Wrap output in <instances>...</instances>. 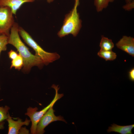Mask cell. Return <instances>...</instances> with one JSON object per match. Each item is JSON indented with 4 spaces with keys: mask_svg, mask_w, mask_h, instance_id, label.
Segmentation results:
<instances>
[{
    "mask_svg": "<svg viewBox=\"0 0 134 134\" xmlns=\"http://www.w3.org/2000/svg\"><path fill=\"white\" fill-rule=\"evenodd\" d=\"M19 27L18 24L15 22L8 36V43L15 47L22 57L24 62V71H28L32 67L35 66L41 67L44 65L42 60L33 54L20 39L19 33Z\"/></svg>",
    "mask_w": 134,
    "mask_h": 134,
    "instance_id": "1",
    "label": "cell"
},
{
    "mask_svg": "<svg viewBox=\"0 0 134 134\" xmlns=\"http://www.w3.org/2000/svg\"><path fill=\"white\" fill-rule=\"evenodd\" d=\"M79 3H75L72 10L65 15L63 26L57 34L59 37L70 34L75 37L79 33L82 27V21L77 9Z\"/></svg>",
    "mask_w": 134,
    "mask_h": 134,
    "instance_id": "2",
    "label": "cell"
},
{
    "mask_svg": "<svg viewBox=\"0 0 134 134\" xmlns=\"http://www.w3.org/2000/svg\"><path fill=\"white\" fill-rule=\"evenodd\" d=\"M19 34L29 46L35 51V55L40 58L46 65L59 59L60 56L57 53H50L44 50L22 27H19Z\"/></svg>",
    "mask_w": 134,
    "mask_h": 134,
    "instance_id": "3",
    "label": "cell"
},
{
    "mask_svg": "<svg viewBox=\"0 0 134 134\" xmlns=\"http://www.w3.org/2000/svg\"><path fill=\"white\" fill-rule=\"evenodd\" d=\"M51 87L54 89L55 91V97L51 102L47 106L41 110L38 111V108L35 107L33 108L29 107L27 109V112L25 115L28 116L30 118L32 122V125L30 129L31 133L32 134H36L37 126L39 120L51 107L53 106L56 102L62 97L63 94H59L58 91L59 89L58 85L55 84L52 85Z\"/></svg>",
    "mask_w": 134,
    "mask_h": 134,
    "instance_id": "4",
    "label": "cell"
},
{
    "mask_svg": "<svg viewBox=\"0 0 134 134\" xmlns=\"http://www.w3.org/2000/svg\"><path fill=\"white\" fill-rule=\"evenodd\" d=\"M13 14L9 7H0V35L9 36L10 31L15 23Z\"/></svg>",
    "mask_w": 134,
    "mask_h": 134,
    "instance_id": "5",
    "label": "cell"
},
{
    "mask_svg": "<svg viewBox=\"0 0 134 134\" xmlns=\"http://www.w3.org/2000/svg\"><path fill=\"white\" fill-rule=\"evenodd\" d=\"M55 111L52 106L42 117L37 124L36 134H43L45 132V128L53 122L59 121L67 123L63 117L61 115L56 116L54 113Z\"/></svg>",
    "mask_w": 134,
    "mask_h": 134,
    "instance_id": "6",
    "label": "cell"
},
{
    "mask_svg": "<svg viewBox=\"0 0 134 134\" xmlns=\"http://www.w3.org/2000/svg\"><path fill=\"white\" fill-rule=\"evenodd\" d=\"M116 45L118 48L134 57V38L133 37L123 36Z\"/></svg>",
    "mask_w": 134,
    "mask_h": 134,
    "instance_id": "7",
    "label": "cell"
},
{
    "mask_svg": "<svg viewBox=\"0 0 134 134\" xmlns=\"http://www.w3.org/2000/svg\"><path fill=\"white\" fill-rule=\"evenodd\" d=\"M6 120L8 124V134H18L22 126L23 125L28 126L31 121L26 118L25 121H22V120L19 118L18 120L15 121L13 120L9 113L8 114V117Z\"/></svg>",
    "mask_w": 134,
    "mask_h": 134,
    "instance_id": "8",
    "label": "cell"
},
{
    "mask_svg": "<svg viewBox=\"0 0 134 134\" xmlns=\"http://www.w3.org/2000/svg\"><path fill=\"white\" fill-rule=\"evenodd\" d=\"M34 1V0H0V7H9L13 14L15 15L18 10L23 4Z\"/></svg>",
    "mask_w": 134,
    "mask_h": 134,
    "instance_id": "9",
    "label": "cell"
},
{
    "mask_svg": "<svg viewBox=\"0 0 134 134\" xmlns=\"http://www.w3.org/2000/svg\"><path fill=\"white\" fill-rule=\"evenodd\" d=\"M108 127L107 130L108 133L112 132L118 133L121 134H133L132 130L134 128V124L125 126H121L114 123Z\"/></svg>",
    "mask_w": 134,
    "mask_h": 134,
    "instance_id": "10",
    "label": "cell"
},
{
    "mask_svg": "<svg viewBox=\"0 0 134 134\" xmlns=\"http://www.w3.org/2000/svg\"><path fill=\"white\" fill-rule=\"evenodd\" d=\"M100 49L104 50H111L114 44L111 39L102 35L100 44Z\"/></svg>",
    "mask_w": 134,
    "mask_h": 134,
    "instance_id": "11",
    "label": "cell"
},
{
    "mask_svg": "<svg viewBox=\"0 0 134 134\" xmlns=\"http://www.w3.org/2000/svg\"><path fill=\"white\" fill-rule=\"evenodd\" d=\"M97 54L100 57L106 61L114 60L117 57L116 53L112 50H104L100 49Z\"/></svg>",
    "mask_w": 134,
    "mask_h": 134,
    "instance_id": "12",
    "label": "cell"
},
{
    "mask_svg": "<svg viewBox=\"0 0 134 134\" xmlns=\"http://www.w3.org/2000/svg\"><path fill=\"white\" fill-rule=\"evenodd\" d=\"M24 62L22 56L19 54L17 57L12 60L10 68L14 67L19 70L23 67Z\"/></svg>",
    "mask_w": 134,
    "mask_h": 134,
    "instance_id": "13",
    "label": "cell"
},
{
    "mask_svg": "<svg viewBox=\"0 0 134 134\" xmlns=\"http://www.w3.org/2000/svg\"><path fill=\"white\" fill-rule=\"evenodd\" d=\"M109 2V0H94V4L97 12L101 11L106 8Z\"/></svg>",
    "mask_w": 134,
    "mask_h": 134,
    "instance_id": "14",
    "label": "cell"
},
{
    "mask_svg": "<svg viewBox=\"0 0 134 134\" xmlns=\"http://www.w3.org/2000/svg\"><path fill=\"white\" fill-rule=\"evenodd\" d=\"M10 107L7 105L0 106V123L6 120L8 117V111Z\"/></svg>",
    "mask_w": 134,
    "mask_h": 134,
    "instance_id": "15",
    "label": "cell"
},
{
    "mask_svg": "<svg viewBox=\"0 0 134 134\" xmlns=\"http://www.w3.org/2000/svg\"><path fill=\"white\" fill-rule=\"evenodd\" d=\"M8 36L4 34L0 35V54L2 51H5L8 43Z\"/></svg>",
    "mask_w": 134,
    "mask_h": 134,
    "instance_id": "16",
    "label": "cell"
},
{
    "mask_svg": "<svg viewBox=\"0 0 134 134\" xmlns=\"http://www.w3.org/2000/svg\"><path fill=\"white\" fill-rule=\"evenodd\" d=\"M123 9L127 11H130L134 8V0H132L129 2L126 3L123 6Z\"/></svg>",
    "mask_w": 134,
    "mask_h": 134,
    "instance_id": "17",
    "label": "cell"
},
{
    "mask_svg": "<svg viewBox=\"0 0 134 134\" xmlns=\"http://www.w3.org/2000/svg\"><path fill=\"white\" fill-rule=\"evenodd\" d=\"M8 54L9 58L13 60L17 57L18 54L14 50H11L8 53Z\"/></svg>",
    "mask_w": 134,
    "mask_h": 134,
    "instance_id": "18",
    "label": "cell"
},
{
    "mask_svg": "<svg viewBox=\"0 0 134 134\" xmlns=\"http://www.w3.org/2000/svg\"><path fill=\"white\" fill-rule=\"evenodd\" d=\"M129 79L131 81H134V68H132L129 72Z\"/></svg>",
    "mask_w": 134,
    "mask_h": 134,
    "instance_id": "19",
    "label": "cell"
},
{
    "mask_svg": "<svg viewBox=\"0 0 134 134\" xmlns=\"http://www.w3.org/2000/svg\"><path fill=\"white\" fill-rule=\"evenodd\" d=\"M29 131L26 128L21 127L19 131V134H28Z\"/></svg>",
    "mask_w": 134,
    "mask_h": 134,
    "instance_id": "20",
    "label": "cell"
},
{
    "mask_svg": "<svg viewBox=\"0 0 134 134\" xmlns=\"http://www.w3.org/2000/svg\"><path fill=\"white\" fill-rule=\"evenodd\" d=\"M4 124L5 122L4 121L0 123V130H3L4 128Z\"/></svg>",
    "mask_w": 134,
    "mask_h": 134,
    "instance_id": "21",
    "label": "cell"
},
{
    "mask_svg": "<svg viewBox=\"0 0 134 134\" xmlns=\"http://www.w3.org/2000/svg\"><path fill=\"white\" fill-rule=\"evenodd\" d=\"M47 2L49 3H50L52 2L54 0H46Z\"/></svg>",
    "mask_w": 134,
    "mask_h": 134,
    "instance_id": "22",
    "label": "cell"
},
{
    "mask_svg": "<svg viewBox=\"0 0 134 134\" xmlns=\"http://www.w3.org/2000/svg\"><path fill=\"white\" fill-rule=\"evenodd\" d=\"M132 0H125L126 3L129 2L131 1Z\"/></svg>",
    "mask_w": 134,
    "mask_h": 134,
    "instance_id": "23",
    "label": "cell"
},
{
    "mask_svg": "<svg viewBox=\"0 0 134 134\" xmlns=\"http://www.w3.org/2000/svg\"><path fill=\"white\" fill-rule=\"evenodd\" d=\"M75 1V3H77L79 2V0H74Z\"/></svg>",
    "mask_w": 134,
    "mask_h": 134,
    "instance_id": "24",
    "label": "cell"
},
{
    "mask_svg": "<svg viewBox=\"0 0 134 134\" xmlns=\"http://www.w3.org/2000/svg\"><path fill=\"white\" fill-rule=\"evenodd\" d=\"M109 2H113L115 0H109Z\"/></svg>",
    "mask_w": 134,
    "mask_h": 134,
    "instance_id": "25",
    "label": "cell"
}]
</instances>
